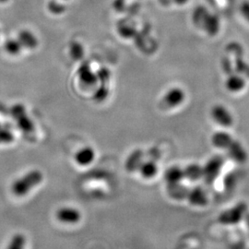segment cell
<instances>
[{"instance_id": "10", "label": "cell", "mask_w": 249, "mask_h": 249, "mask_svg": "<svg viewBox=\"0 0 249 249\" xmlns=\"http://www.w3.org/2000/svg\"><path fill=\"white\" fill-rule=\"evenodd\" d=\"M80 217H81V215H80V212L74 208H71V207L61 208L56 213V218L63 223H78L80 220Z\"/></svg>"}, {"instance_id": "11", "label": "cell", "mask_w": 249, "mask_h": 249, "mask_svg": "<svg viewBox=\"0 0 249 249\" xmlns=\"http://www.w3.org/2000/svg\"><path fill=\"white\" fill-rule=\"evenodd\" d=\"M143 151L142 150H136L130 153L124 163V167L127 172H135L140 169L143 162Z\"/></svg>"}, {"instance_id": "14", "label": "cell", "mask_w": 249, "mask_h": 249, "mask_svg": "<svg viewBox=\"0 0 249 249\" xmlns=\"http://www.w3.org/2000/svg\"><path fill=\"white\" fill-rule=\"evenodd\" d=\"M189 189L187 187L183 186L181 183L178 184H171L167 185V193L170 197L176 199V200H182L187 198Z\"/></svg>"}, {"instance_id": "3", "label": "cell", "mask_w": 249, "mask_h": 249, "mask_svg": "<svg viewBox=\"0 0 249 249\" xmlns=\"http://www.w3.org/2000/svg\"><path fill=\"white\" fill-rule=\"evenodd\" d=\"M248 211V205L245 202H240L232 208H230L223 212L219 215V223L225 225H232L238 223L245 217Z\"/></svg>"}, {"instance_id": "7", "label": "cell", "mask_w": 249, "mask_h": 249, "mask_svg": "<svg viewBox=\"0 0 249 249\" xmlns=\"http://www.w3.org/2000/svg\"><path fill=\"white\" fill-rule=\"evenodd\" d=\"M247 81L240 74H230L224 82V87L231 93H238L246 88Z\"/></svg>"}, {"instance_id": "9", "label": "cell", "mask_w": 249, "mask_h": 249, "mask_svg": "<svg viewBox=\"0 0 249 249\" xmlns=\"http://www.w3.org/2000/svg\"><path fill=\"white\" fill-rule=\"evenodd\" d=\"M187 198L190 204L196 207H203L208 204V196L202 187H195L190 189Z\"/></svg>"}, {"instance_id": "4", "label": "cell", "mask_w": 249, "mask_h": 249, "mask_svg": "<svg viewBox=\"0 0 249 249\" xmlns=\"http://www.w3.org/2000/svg\"><path fill=\"white\" fill-rule=\"evenodd\" d=\"M224 164V159L222 156L216 155L206 162L203 166V177L205 183L208 185H212L215 180L220 176V173L223 169Z\"/></svg>"}, {"instance_id": "19", "label": "cell", "mask_w": 249, "mask_h": 249, "mask_svg": "<svg viewBox=\"0 0 249 249\" xmlns=\"http://www.w3.org/2000/svg\"><path fill=\"white\" fill-rule=\"evenodd\" d=\"M241 12L246 19L249 21V2L243 3V5L241 7Z\"/></svg>"}, {"instance_id": "18", "label": "cell", "mask_w": 249, "mask_h": 249, "mask_svg": "<svg viewBox=\"0 0 249 249\" xmlns=\"http://www.w3.org/2000/svg\"><path fill=\"white\" fill-rule=\"evenodd\" d=\"M25 244H26V239L24 235L21 233H17L12 237L8 249H24Z\"/></svg>"}, {"instance_id": "1", "label": "cell", "mask_w": 249, "mask_h": 249, "mask_svg": "<svg viewBox=\"0 0 249 249\" xmlns=\"http://www.w3.org/2000/svg\"><path fill=\"white\" fill-rule=\"evenodd\" d=\"M192 20L195 26L201 29L206 35L212 37L217 36L221 30L220 18L206 9L204 6L196 7L192 15Z\"/></svg>"}, {"instance_id": "12", "label": "cell", "mask_w": 249, "mask_h": 249, "mask_svg": "<svg viewBox=\"0 0 249 249\" xmlns=\"http://www.w3.org/2000/svg\"><path fill=\"white\" fill-rule=\"evenodd\" d=\"M232 141H233V139H232L231 134L228 133L226 131L215 132L212 137L213 145L218 149L226 150L230 146Z\"/></svg>"}, {"instance_id": "16", "label": "cell", "mask_w": 249, "mask_h": 249, "mask_svg": "<svg viewBox=\"0 0 249 249\" xmlns=\"http://www.w3.org/2000/svg\"><path fill=\"white\" fill-rule=\"evenodd\" d=\"M184 177L191 182L201 179L203 177V166L196 163L188 164L184 169Z\"/></svg>"}, {"instance_id": "17", "label": "cell", "mask_w": 249, "mask_h": 249, "mask_svg": "<svg viewBox=\"0 0 249 249\" xmlns=\"http://www.w3.org/2000/svg\"><path fill=\"white\" fill-rule=\"evenodd\" d=\"M140 173L144 178H152L158 173V166L153 160L143 161L140 167Z\"/></svg>"}, {"instance_id": "2", "label": "cell", "mask_w": 249, "mask_h": 249, "mask_svg": "<svg viewBox=\"0 0 249 249\" xmlns=\"http://www.w3.org/2000/svg\"><path fill=\"white\" fill-rule=\"evenodd\" d=\"M43 180V175L40 171L34 170L27 173L24 177L18 179L12 185V192L16 196H23L36 185L40 184Z\"/></svg>"}, {"instance_id": "8", "label": "cell", "mask_w": 249, "mask_h": 249, "mask_svg": "<svg viewBox=\"0 0 249 249\" xmlns=\"http://www.w3.org/2000/svg\"><path fill=\"white\" fill-rule=\"evenodd\" d=\"M226 150L228 151L229 156L234 161L238 163H245L248 160V152L240 142L233 140Z\"/></svg>"}, {"instance_id": "13", "label": "cell", "mask_w": 249, "mask_h": 249, "mask_svg": "<svg viewBox=\"0 0 249 249\" xmlns=\"http://www.w3.org/2000/svg\"><path fill=\"white\" fill-rule=\"evenodd\" d=\"M184 178V169L180 168L179 166L170 167L164 173V180L166 181L167 185L181 183Z\"/></svg>"}, {"instance_id": "20", "label": "cell", "mask_w": 249, "mask_h": 249, "mask_svg": "<svg viewBox=\"0 0 249 249\" xmlns=\"http://www.w3.org/2000/svg\"><path fill=\"white\" fill-rule=\"evenodd\" d=\"M171 1L174 2L178 6H184V5L187 4L189 0H171Z\"/></svg>"}, {"instance_id": "5", "label": "cell", "mask_w": 249, "mask_h": 249, "mask_svg": "<svg viewBox=\"0 0 249 249\" xmlns=\"http://www.w3.org/2000/svg\"><path fill=\"white\" fill-rule=\"evenodd\" d=\"M186 100V91L179 86L171 87L165 91L161 98V106L166 109L180 107Z\"/></svg>"}, {"instance_id": "6", "label": "cell", "mask_w": 249, "mask_h": 249, "mask_svg": "<svg viewBox=\"0 0 249 249\" xmlns=\"http://www.w3.org/2000/svg\"><path fill=\"white\" fill-rule=\"evenodd\" d=\"M211 116L216 124L223 127H230L233 124V116L230 110L221 104H217L212 107Z\"/></svg>"}, {"instance_id": "15", "label": "cell", "mask_w": 249, "mask_h": 249, "mask_svg": "<svg viewBox=\"0 0 249 249\" xmlns=\"http://www.w3.org/2000/svg\"><path fill=\"white\" fill-rule=\"evenodd\" d=\"M95 157V152L91 147H85L77 152L75 160L80 165H88L92 162Z\"/></svg>"}]
</instances>
